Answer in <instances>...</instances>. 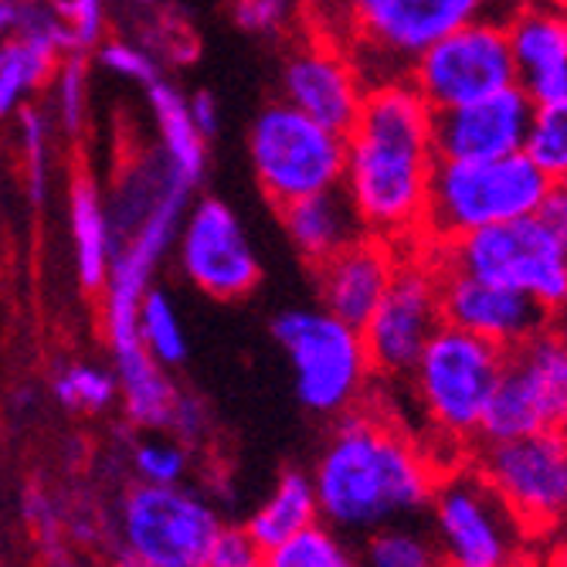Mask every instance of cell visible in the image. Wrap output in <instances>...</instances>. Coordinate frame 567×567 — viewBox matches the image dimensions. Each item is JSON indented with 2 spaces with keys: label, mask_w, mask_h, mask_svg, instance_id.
Masks as SVG:
<instances>
[{
  "label": "cell",
  "mask_w": 567,
  "mask_h": 567,
  "mask_svg": "<svg viewBox=\"0 0 567 567\" xmlns=\"http://www.w3.org/2000/svg\"><path fill=\"white\" fill-rule=\"evenodd\" d=\"M51 11L59 14L69 51L92 55L95 44L106 38V0H51Z\"/></svg>",
  "instance_id": "cell-34"
},
{
  "label": "cell",
  "mask_w": 567,
  "mask_h": 567,
  "mask_svg": "<svg viewBox=\"0 0 567 567\" xmlns=\"http://www.w3.org/2000/svg\"><path fill=\"white\" fill-rule=\"evenodd\" d=\"M146 106L153 113V123H157L161 157L171 164V171L181 181H187L197 190L204 181V171H208V140L190 123L187 95L174 82L157 79L153 85H146Z\"/></svg>",
  "instance_id": "cell-24"
},
{
  "label": "cell",
  "mask_w": 567,
  "mask_h": 567,
  "mask_svg": "<svg viewBox=\"0 0 567 567\" xmlns=\"http://www.w3.org/2000/svg\"><path fill=\"white\" fill-rule=\"evenodd\" d=\"M476 473L530 530H547L567 506V442L564 432H537L506 442H480Z\"/></svg>",
  "instance_id": "cell-14"
},
{
  "label": "cell",
  "mask_w": 567,
  "mask_h": 567,
  "mask_svg": "<svg viewBox=\"0 0 567 567\" xmlns=\"http://www.w3.org/2000/svg\"><path fill=\"white\" fill-rule=\"evenodd\" d=\"M18 11H21V0H0V44H4L14 34Z\"/></svg>",
  "instance_id": "cell-39"
},
{
  "label": "cell",
  "mask_w": 567,
  "mask_h": 567,
  "mask_svg": "<svg viewBox=\"0 0 567 567\" xmlns=\"http://www.w3.org/2000/svg\"><path fill=\"white\" fill-rule=\"evenodd\" d=\"M567 419V347L560 330H540L506 350L499 381L483 411L476 439L506 442L537 432H564Z\"/></svg>",
  "instance_id": "cell-11"
},
{
  "label": "cell",
  "mask_w": 567,
  "mask_h": 567,
  "mask_svg": "<svg viewBox=\"0 0 567 567\" xmlns=\"http://www.w3.org/2000/svg\"><path fill=\"white\" fill-rule=\"evenodd\" d=\"M187 113H190V123L197 126V133L204 140H215L218 130H221V106L218 99L208 92V89H197L194 95H187Z\"/></svg>",
  "instance_id": "cell-38"
},
{
  "label": "cell",
  "mask_w": 567,
  "mask_h": 567,
  "mask_svg": "<svg viewBox=\"0 0 567 567\" xmlns=\"http://www.w3.org/2000/svg\"><path fill=\"white\" fill-rule=\"evenodd\" d=\"M398 262L391 241L364 235L343 251L330 255L327 262L313 266V282L320 296V309L343 320L347 327H364L374 306L381 302Z\"/></svg>",
  "instance_id": "cell-21"
},
{
  "label": "cell",
  "mask_w": 567,
  "mask_h": 567,
  "mask_svg": "<svg viewBox=\"0 0 567 567\" xmlns=\"http://www.w3.org/2000/svg\"><path fill=\"white\" fill-rule=\"evenodd\" d=\"M439 306L442 323L466 330L499 350H513L550 327V309L520 289L483 282L476 276L439 266Z\"/></svg>",
  "instance_id": "cell-16"
},
{
  "label": "cell",
  "mask_w": 567,
  "mask_h": 567,
  "mask_svg": "<svg viewBox=\"0 0 567 567\" xmlns=\"http://www.w3.org/2000/svg\"><path fill=\"white\" fill-rule=\"evenodd\" d=\"M527 4H547V8H560L564 11L567 0H527Z\"/></svg>",
  "instance_id": "cell-40"
},
{
  "label": "cell",
  "mask_w": 567,
  "mask_h": 567,
  "mask_svg": "<svg viewBox=\"0 0 567 567\" xmlns=\"http://www.w3.org/2000/svg\"><path fill=\"white\" fill-rule=\"evenodd\" d=\"M442 327L439 269L404 262L394 269L381 302L360 327L371 371L381 378H408L419 353Z\"/></svg>",
  "instance_id": "cell-15"
},
{
  "label": "cell",
  "mask_w": 567,
  "mask_h": 567,
  "mask_svg": "<svg viewBox=\"0 0 567 567\" xmlns=\"http://www.w3.org/2000/svg\"><path fill=\"white\" fill-rule=\"evenodd\" d=\"M133 473L146 486H177L187 476V452L177 439H164L153 432L133 445Z\"/></svg>",
  "instance_id": "cell-33"
},
{
  "label": "cell",
  "mask_w": 567,
  "mask_h": 567,
  "mask_svg": "<svg viewBox=\"0 0 567 567\" xmlns=\"http://www.w3.org/2000/svg\"><path fill=\"white\" fill-rule=\"evenodd\" d=\"M279 215H282L289 245L309 266L327 262L330 255L343 251L347 245L368 235L343 187H330L320 194H309L302 200H292L286 208H279Z\"/></svg>",
  "instance_id": "cell-22"
},
{
  "label": "cell",
  "mask_w": 567,
  "mask_h": 567,
  "mask_svg": "<svg viewBox=\"0 0 567 567\" xmlns=\"http://www.w3.org/2000/svg\"><path fill=\"white\" fill-rule=\"evenodd\" d=\"M506 350L442 323L408 371L411 398L442 439H476L483 411L499 381Z\"/></svg>",
  "instance_id": "cell-7"
},
{
  "label": "cell",
  "mask_w": 567,
  "mask_h": 567,
  "mask_svg": "<svg viewBox=\"0 0 567 567\" xmlns=\"http://www.w3.org/2000/svg\"><path fill=\"white\" fill-rule=\"evenodd\" d=\"M320 524L340 537L411 520L429 509L439 473L422 445L374 411H343L313 462Z\"/></svg>",
  "instance_id": "cell-2"
},
{
  "label": "cell",
  "mask_w": 567,
  "mask_h": 567,
  "mask_svg": "<svg viewBox=\"0 0 567 567\" xmlns=\"http://www.w3.org/2000/svg\"><path fill=\"white\" fill-rule=\"evenodd\" d=\"M408 82L432 113L470 106L513 85V59L503 18H476L439 41L411 62Z\"/></svg>",
  "instance_id": "cell-12"
},
{
  "label": "cell",
  "mask_w": 567,
  "mask_h": 567,
  "mask_svg": "<svg viewBox=\"0 0 567 567\" xmlns=\"http://www.w3.org/2000/svg\"><path fill=\"white\" fill-rule=\"evenodd\" d=\"M266 567H360L357 554L327 524H313L266 550Z\"/></svg>",
  "instance_id": "cell-28"
},
{
  "label": "cell",
  "mask_w": 567,
  "mask_h": 567,
  "mask_svg": "<svg viewBox=\"0 0 567 567\" xmlns=\"http://www.w3.org/2000/svg\"><path fill=\"white\" fill-rule=\"evenodd\" d=\"M360 567H445L439 544L429 527L415 520H398L360 537Z\"/></svg>",
  "instance_id": "cell-26"
},
{
  "label": "cell",
  "mask_w": 567,
  "mask_h": 567,
  "mask_svg": "<svg viewBox=\"0 0 567 567\" xmlns=\"http://www.w3.org/2000/svg\"><path fill=\"white\" fill-rule=\"evenodd\" d=\"M136 333H140L143 350L157 360L161 368L174 371L187 360V330H184V320L177 313L174 299L164 289L150 286L146 296L140 299Z\"/></svg>",
  "instance_id": "cell-27"
},
{
  "label": "cell",
  "mask_w": 567,
  "mask_h": 567,
  "mask_svg": "<svg viewBox=\"0 0 567 567\" xmlns=\"http://www.w3.org/2000/svg\"><path fill=\"white\" fill-rule=\"evenodd\" d=\"M200 567H266V550L251 540L245 527H218L215 540L208 544Z\"/></svg>",
  "instance_id": "cell-36"
},
{
  "label": "cell",
  "mask_w": 567,
  "mask_h": 567,
  "mask_svg": "<svg viewBox=\"0 0 567 567\" xmlns=\"http://www.w3.org/2000/svg\"><path fill=\"white\" fill-rule=\"evenodd\" d=\"M221 527L218 509L187 486L136 483L116 513L123 567H200Z\"/></svg>",
  "instance_id": "cell-9"
},
{
  "label": "cell",
  "mask_w": 567,
  "mask_h": 567,
  "mask_svg": "<svg viewBox=\"0 0 567 567\" xmlns=\"http://www.w3.org/2000/svg\"><path fill=\"white\" fill-rule=\"evenodd\" d=\"M317 520H320V506H317L313 480H309V473H302V470H286L276 480L266 503L248 517L245 530L262 550H269V547L289 540L292 534L313 527Z\"/></svg>",
  "instance_id": "cell-25"
},
{
  "label": "cell",
  "mask_w": 567,
  "mask_h": 567,
  "mask_svg": "<svg viewBox=\"0 0 567 567\" xmlns=\"http://www.w3.org/2000/svg\"><path fill=\"white\" fill-rule=\"evenodd\" d=\"M513 85L534 110H567V21L560 8L520 4L506 18Z\"/></svg>",
  "instance_id": "cell-19"
},
{
  "label": "cell",
  "mask_w": 567,
  "mask_h": 567,
  "mask_svg": "<svg viewBox=\"0 0 567 567\" xmlns=\"http://www.w3.org/2000/svg\"><path fill=\"white\" fill-rule=\"evenodd\" d=\"M550 190L554 181L527 161L524 150L496 161H435L422 231L435 245H445L470 231L534 215Z\"/></svg>",
  "instance_id": "cell-4"
},
{
  "label": "cell",
  "mask_w": 567,
  "mask_h": 567,
  "mask_svg": "<svg viewBox=\"0 0 567 567\" xmlns=\"http://www.w3.org/2000/svg\"><path fill=\"white\" fill-rule=\"evenodd\" d=\"M530 120L534 102L517 85H506L470 106L432 113L435 161H496L520 153Z\"/></svg>",
  "instance_id": "cell-17"
},
{
  "label": "cell",
  "mask_w": 567,
  "mask_h": 567,
  "mask_svg": "<svg viewBox=\"0 0 567 567\" xmlns=\"http://www.w3.org/2000/svg\"><path fill=\"white\" fill-rule=\"evenodd\" d=\"M55 398L75 411H106L120 398L116 374L99 364H69L55 378Z\"/></svg>",
  "instance_id": "cell-32"
},
{
  "label": "cell",
  "mask_w": 567,
  "mask_h": 567,
  "mask_svg": "<svg viewBox=\"0 0 567 567\" xmlns=\"http://www.w3.org/2000/svg\"><path fill=\"white\" fill-rule=\"evenodd\" d=\"M51 82H55V123L65 136L79 140L85 133L89 123V55H69L59 59L55 72H51Z\"/></svg>",
  "instance_id": "cell-29"
},
{
  "label": "cell",
  "mask_w": 567,
  "mask_h": 567,
  "mask_svg": "<svg viewBox=\"0 0 567 567\" xmlns=\"http://www.w3.org/2000/svg\"><path fill=\"white\" fill-rule=\"evenodd\" d=\"M296 11V0H231V21L248 34H279Z\"/></svg>",
  "instance_id": "cell-37"
},
{
  "label": "cell",
  "mask_w": 567,
  "mask_h": 567,
  "mask_svg": "<svg viewBox=\"0 0 567 567\" xmlns=\"http://www.w3.org/2000/svg\"><path fill=\"white\" fill-rule=\"evenodd\" d=\"M429 509L445 567H520L527 527L476 470L439 476Z\"/></svg>",
  "instance_id": "cell-10"
},
{
  "label": "cell",
  "mask_w": 567,
  "mask_h": 567,
  "mask_svg": "<svg viewBox=\"0 0 567 567\" xmlns=\"http://www.w3.org/2000/svg\"><path fill=\"white\" fill-rule=\"evenodd\" d=\"M527 161L554 184L567 177V110H534L524 136Z\"/></svg>",
  "instance_id": "cell-31"
},
{
  "label": "cell",
  "mask_w": 567,
  "mask_h": 567,
  "mask_svg": "<svg viewBox=\"0 0 567 567\" xmlns=\"http://www.w3.org/2000/svg\"><path fill=\"white\" fill-rule=\"evenodd\" d=\"M343 55L364 89L401 82L422 51L476 18H509L527 0H330Z\"/></svg>",
  "instance_id": "cell-3"
},
{
  "label": "cell",
  "mask_w": 567,
  "mask_h": 567,
  "mask_svg": "<svg viewBox=\"0 0 567 567\" xmlns=\"http://www.w3.org/2000/svg\"><path fill=\"white\" fill-rule=\"evenodd\" d=\"M14 116H18V136H21L28 197L34 208H41L48 200V187H51V126L38 106H21Z\"/></svg>",
  "instance_id": "cell-30"
},
{
  "label": "cell",
  "mask_w": 567,
  "mask_h": 567,
  "mask_svg": "<svg viewBox=\"0 0 567 567\" xmlns=\"http://www.w3.org/2000/svg\"><path fill=\"white\" fill-rule=\"evenodd\" d=\"M62 55H69V38L59 14L51 11V0H21L18 28L0 44V123L28 106Z\"/></svg>",
  "instance_id": "cell-20"
},
{
  "label": "cell",
  "mask_w": 567,
  "mask_h": 567,
  "mask_svg": "<svg viewBox=\"0 0 567 567\" xmlns=\"http://www.w3.org/2000/svg\"><path fill=\"white\" fill-rule=\"evenodd\" d=\"M442 269L520 289L557 313L567 299V225L534 212L470 231L442 245Z\"/></svg>",
  "instance_id": "cell-5"
},
{
  "label": "cell",
  "mask_w": 567,
  "mask_h": 567,
  "mask_svg": "<svg viewBox=\"0 0 567 567\" xmlns=\"http://www.w3.org/2000/svg\"><path fill=\"white\" fill-rule=\"evenodd\" d=\"M92 55L110 75H120V79H126V82H133L140 89H146V85H153L161 79L157 59H153V51L143 48V44H133V41H123V38H110V41L102 38Z\"/></svg>",
  "instance_id": "cell-35"
},
{
  "label": "cell",
  "mask_w": 567,
  "mask_h": 567,
  "mask_svg": "<svg viewBox=\"0 0 567 567\" xmlns=\"http://www.w3.org/2000/svg\"><path fill=\"white\" fill-rule=\"evenodd\" d=\"M38 4H44V0H38Z\"/></svg>",
  "instance_id": "cell-41"
},
{
  "label": "cell",
  "mask_w": 567,
  "mask_h": 567,
  "mask_svg": "<svg viewBox=\"0 0 567 567\" xmlns=\"http://www.w3.org/2000/svg\"><path fill=\"white\" fill-rule=\"evenodd\" d=\"M279 89L282 102H289L292 110L343 136L353 126L368 92L333 41L299 44L296 51H289L279 72Z\"/></svg>",
  "instance_id": "cell-18"
},
{
  "label": "cell",
  "mask_w": 567,
  "mask_h": 567,
  "mask_svg": "<svg viewBox=\"0 0 567 567\" xmlns=\"http://www.w3.org/2000/svg\"><path fill=\"white\" fill-rule=\"evenodd\" d=\"M343 146V133L302 116L282 99L262 106L248 126L251 174L276 208L340 187Z\"/></svg>",
  "instance_id": "cell-8"
},
{
  "label": "cell",
  "mask_w": 567,
  "mask_h": 567,
  "mask_svg": "<svg viewBox=\"0 0 567 567\" xmlns=\"http://www.w3.org/2000/svg\"><path fill=\"white\" fill-rule=\"evenodd\" d=\"M343 140L340 187L364 231L384 241L422 231L435 150L432 110L411 82L368 89Z\"/></svg>",
  "instance_id": "cell-1"
},
{
  "label": "cell",
  "mask_w": 567,
  "mask_h": 567,
  "mask_svg": "<svg viewBox=\"0 0 567 567\" xmlns=\"http://www.w3.org/2000/svg\"><path fill=\"white\" fill-rule=\"evenodd\" d=\"M177 266L184 279L218 302H238L262 282V259L241 218L221 197H197L177 231Z\"/></svg>",
  "instance_id": "cell-13"
},
{
  "label": "cell",
  "mask_w": 567,
  "mask_h": 567,
  "mask_svg": "<svg viewBox=\"0 0 567 567\" xmlns=\"http://www.w3.org/2000/svg\"><path fill=\"white\" fill-rule=\"evenodd\" d=\"M69 235L75 255V279L82 292H102L113 259V231L106 215V197H102L95 177L85 167H79L69 181Z\"/></svg>",
  "instance_id": "cell-23"
},
{
  "label": "cell",
  "mask_w": 567,
  "mask_h": 567,
  "mask_svg": "<svg viewBox=\"0 0 567 567\" xmlns=\"http://www.w3.org/2000/svg\"><path fill=\"white\" fill-rule=\"evenodd\" d=\"M272 340L292 368V388L309 415L337 419L350 411L371 381V360L357 327L320 306H292L272 320Z\"/></svg>",
  "instance_id": "cell-6"
}]
</instances>
